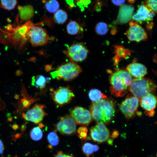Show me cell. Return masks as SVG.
Here are the masks:
<instances>
[{"label":"cell","mask_w":157,"mask_h":157,"mask_svg":"<svg viewBox=\"0 0 157 157\" xmlns=\"http://www.w3.org/2000/svg\"><path fill=\"white\" fill-rule=\"evenodd\" d=\"M114 101L106 98L92 102L90 112L92 119L97 123L104 125L110 123L114 117L115 107Z\"/></svg>","instance_id":"6da1fadb"},{"label":"cell","mask_w":157,"mask_h":157,"mask_svg":"<svg viewBox=\"0 0 157 157\" xmlns=\"http://www.w3.org/2000/svg\"><path fill=\"white\" fill-rule=\"evenodd\" d=\"M132 80L131 76L126 70L117 69L110 77L111 93L116 97L124 96L129 91Z\"/></svg>","instance_id":"7a4b0ae2"},{"label":"cell","mask_w":157,"mask_h":157,"mask_svg":"<svg viewBox=\"0 0 157 157\" xmlns=\"http://www.w3.org/2000/svg\"><path fill=\"white\" fill-rule=\"evenodd\" d=\"M156 85L155 81L149 78L142 77L132 80L129 91L139 100L149 94L155 93Z\"/></svg>","instance_id":"3957f363"},{"label":"cell","mask_w":157,"mask_h":157,"mask_svg":"<svg viewBox=\"0 0 157 157\" xmlns=\"http://www.w3.org/2000/svg\"><path fill=\"white\" fill-rule=\"evenodd\" d=\"M82 71V68L76 63L70 61L59 65L51 74L54 78L69 81L76 78Z\"/></svg>","instance_id":"277c9868"},{"label":"cell","mask_w":157,"mask_h":157,"mask_svg":"<svg viewBox=\"0 0 157 157\" xmlns=\"http://www.w3.org/2000/svg\"><path fill=\"white\" fill-rule=\"evenodd\" d=\"M31 45L34 47L42 46L48 42L49 37L46 29L40 26H33L27 34Z\"/></svg>","instance_id":"5b68a950"},{"label":"cell","mask_w":157,"mask_h":157,"mask_svg":"<svg viewBox=\"0 0 157 157\" xmlns=\"http://www.w3.org/2000/svg\"><path fill=\"white\" fill-rule=\"evenodd\" d=\"M51 95L55 104L61 107L69 103L74 96L69 86L60 87L56 90H50Z\"/></svg>","instance_id":"8992f818"},{"label":"cell","mask_w":157,"mask_h":157,"mask_svg":"<svg viewBox=\"0 0 157 157\" xmlns=\"http://www.w3.org/2000/svg\"><path fill=\"white\" fill-rule=\"evenodd\" d=\"M89 52L86 47L82 43L73 44L64 51L71 61L75 63L81 62L85 59Z\"/></svg>","instance_id":"52a82bcc"},{"label":"cell","mask_w":157,"mask_h":157,"mask_svg":"<svg viewBox=\"0 0 157 157\" xmlns=\"http://www.w3.org/2000/svg\"><path fill=\"white\" fill-rule=\"evenodd\" d=\"M76 124L71 116L67 115L60 118L56 125L55 131L63 135H72L76 133Z\"/></svg>","instance_id":"ba28073f"},{"label":"cell","mask_w":157,"mask_h":157,"mask_svg":"<svg viewBox=\"0 0 157 157\" xmlns=\"http://www.w3.org/2000/svg\"><path fill=\"white\" fill-rule=\"evenodd\" d=\"M129 27L126 32V35L129 41L137 42L148 40V35L144 29L136 22L130 21Z\"/></svg>","instance_id":"9c48e42d"},{"label":"cell","mask_w":157,"mask_h":157,"mask_svg":"<svg viewBox=\"0 0 157 157\" xmlns=\"http://www.w3.org/2000/svg\"><path fill=\"white\" fill-rule=\"evenodd\" d=\"M139 103V99L138 98L133 96H129L121 104L119 108L127 119H131L138 113Z\"/></svg>","instance_id":"30bf717a"},{"label":"cell","mask_w":157,"mask_h":157,"mask_svg":"<svg viewBox=\"0 0 157 157\" xmlns=\"http://www.w3.org/2000/svg\"><path fill=\"white\" fill-rule=\"evenodd\" d=\"M70 115L77 125L86 126L92 121L90 111L81 107L74 108L71 110Z\"/></svg>","instance_id":"8fae6325"},{"label":"cell","mask_w":157,"mask_h":157,"mask_svg":"<svg viewBox=\"0 0 157 157\" xmlns=\"http://www.w3.org/2000/svg\"><path fill=\"white\" fill-rule=\"evenodd\" d=\"M110 136V131L105 125L97 123L90 129V136L94 142L99 143L107 141Z\"/></svg>","instance_id":"7c38bea8"},{"label":"cell","mask_w":157,"mask_h":157,"mask_svg":"<svg viewBox=\"0 0 157 157\" xmlns=\"http://www.w3.org/2000/svg\"><path fill=\"white\" fill-rule=\"evenodd\" d=\"M44 107L43 105L36 104L26 113L23 114V117L26 120L35 124L40 123L47 115L44 109Z\"/></svg>","instance_id":"4fadbf2b"},{"label":"cell","mask_w":157,"mask_h":157,"mask_svg":"<svg viewBox=\"0 0 157 157\" xmlns=\"http://www.w3.org/2000/svg\"><path fill=\"white\" fill-rule=\"evenodd\" d=\"M140 106L145 110L144 114L149 117L153 116L157 104L156 97L153 94H148L139 100Z\"/></svg>","instance_id":"5bb4252c"},{"label":"cell","mask_w":157,"mask_h":157,"mask_svg":"<svg viewBox=\"0 0 157 157\" xmlns=\"http://www.w3.org/2000/svg\"><path fill=\"white\" fill-rule=\"evenodd\" d=\"M154 14L142 4L138 6L136 13L132 15V18L133 20L141 24L152 20Z\"/></svg>","instance_id":"9a60e30c"},{"label":"cell","mask_w":157,"mask_h":157,"mask_svg":"<svg viewBox=\"0 0 157 157\" xmlns=\"http://www.w3.org/2000/svg\"><path fill=\"white\" fill-rule=\"evenodd\" d=\"M134 10V7L131 5H122L119 10L117 22L119 24L127 23L132 18Z\"/></svg>","instance_id":"2e32d148"},{"label":"cell","mask_w":157,"mask_h":157,"mask_svg":"<svg viewBox=\"0 0 157 157\" xmlns=\"http://www.w3.org/2000/svg\"><path fill=\"white\" fill-rule=\"evenodd\" d=\"M126 69L131 76L136 78L142 77L147 73V68L144 65L136 62H133L128 65Z\"/></svg>","instance_id":"e0dca14e"},{"label":"cell","mask_w":157,"mask_h":157,"mask_svg":"<svg viewBox=\"0 0 157 157\" xmlns=\"http://www.w3.org/2000/svg\"><path fill=\"white\" fill-rule=\"evenodd\" d=\"M115 50L114 53L115 54L113 58L114 63L115 65H117L121 58L125 59L131 54V51L128 49L125 48L123 47L120 45H115L114 46Z\"/></svg>","instance_id":"ac0fdd59"},{"label":"cell","mask_w":157,"mask_h":157,"mask_svg":"<svg viewBox=\"0 0 157 157\" xmlns=\"http://www.w3.org/2000/svg\"><path fill=\"white\" fill-rule=\"evenodd\" d=\"M19 16L23 20H26L32 17L34 15V10L31 5L19 7Z\"/></svg>","instance_id":"d6986e66"},{"label":"cell","mask_w":157,"mask_h":157,"mask_svg":"<svg viewBox=\"0 0 157 157\" xmlns=\"http://www.w3.org/2000/svg\"><path fill=\"white\" fill-rule=\"evenodd\" d=\"M99 149L98 145L89 142L85 143L82 147L83 153L87 157L92 155L94 152L98 151Z\"/></svg>","instance_id":"ffe728a7"},{"label":"cell","mask_w":157,"mask_h":157,"mask_svg":"<svg viewBox=\"0 0 157 157\" xmlns=\"http://www.w3.org/2000/svg\"><path fill=\"white\" fill-rule=\"evenodd\" d=\"M68 18V15L66 11L62 9H59L53 15L54 22L58 24L64 23Z\"/></svg>","instance_id":"44dd1931"},{"label":"cell","mask_w":157,"mask_h":157,"mask_svg":"<svg viewBox=\"0 0 157 157\" xmlns=\"http://www.w3.org/2000/svg\"><path fill=\"white\" fill-rule=\"evenodd\" d=\"M32 84L35 85L37 88L42 89L44 88L47 82V79L42 75H39L32 79Z\"/></svg>","instance_id":"7402d4cb"},{"label":"cell","mask_w":157,"mask_h":157,"mask_svg":"<svg viewBox=\"0 0 157 157\" xmlns=\"http://www.w3.org/2000/svg\"><path fill=\"white\" fill-rule=\"evenodd\" d=\"M88 96L92 102H95L100 99L107 98L106 96L97 89H92L88 92Z\"/></svg>","instance_id":"603a6c76"},{"label":"cell","mask_w":157,"mask_h":157,"mask_svg":"<svg viewBox=\"0 0 157 157\" xmlns=\"http://www.w3.org/2000/svg\"><path fill=\"white\" fill-rule=\"evenodd\" d=\"M80 29L79 24L75 21H71L67 24L66 30L67 33L70 35L77 34Z\"/></svg>","instance_id":"cb8c5ba5"},{"label":"cell","mask_w":157,"mask_h":157,"mask_svg":"<svg viewBox=\"0 0 157 157\" xmlns=\"http://www.w3.org/2000/svg\"><path fill=\"white\" fill-rule=\"evenodd\" d=\"M56 132L55 130L51 131L47 135V140L50 144V148L57 146L59 143V137Z\"/></svg>","instance_id":"d4e9b609"},{"label":"cell","mask_w":157,"mask_h":157,"mask_svg":"<svg viewBox=\"0 0 157 157\" xmlns=\"http://www.w3.org/2000/svg\"><path fill=\"white\" fill-rule=\"evenodd\" d=\"M94 29L97 35H106L108 33L109 30V27L107 23L100 22L96 24Z\"/></svg>","instance_id":"484cf974"},{"label":"cell","mask_w":157,"mask_h":157,"mask_svg":"<svg viewBox=\"0 0 157 157\" xmlns=\"http://www.w3.org/2000/svg\"><path fill=\"white\" fill-rule=\"evenodd\" d=\"M30 136L32 140L35 141H39L43 138V132L39 126L33 127L30 132Z\"/></svg>","instance_id":"4316f807"},{"label":"cell","mask_w":157,"mask_h":157,"mask_svg":"<svg viewBox=\"0 0 157 157\" xmlns=\"http://www.w3.org/2000/svg\"><path fill=\"white\" fill-rule=\"evenodd\" d=\"M60 7L59 2L56 0H51L46 2L44 7L46 10L51 13H55Z\"/></svg>","instance_id":"83f0119b"},{"label":"cell","mask_w":157,"mask_h":157,"mask_svg":"<svg viewBox=\"0 0 157 157\" xmlns=\"http://www.w3.org/2000/svg\"><path fill=\"white\" fill-rule=\"evenodd\" d=\"M17 3V0L1 1V7L8 10L13 9L15 7Z\"/></svg>","instance_id":"f1b7e54d"},{"label":"cell","mask_w":157,"mask_h":157,"mask_svg":"<svg viewBox=\"0 0 157 157\" xmlns=\"http://www.w3.org/2000/svg\"><path fill=\"white\" fill-rule=\"evenodd\" d=\"M88 129L86 126H82L78 128L76 132L78 137L82 140L87 139Z\"/></svg>","instance_id":"f546056e"},{"label":"cell","mask_w":157,"mask_h":157,"mask_svg":"<svg viewBox=\"0 0 157 157\" xmlns=\"http://www.w3.org/2000/svg\"><path fill=\"white\" fill-rule=\"evenodd\" d=\"M157 0H148L144 1L143 4L151 12L157 13Z\"/></svg>","instance_id":"4dcf8cb0"},{"label":"cell","mask_w":157,"mask_h":157,"mask_svg":"<svg viewBox=\"0 0 157 157\" xmlns=\"http://www.w3.org/2000/svg\"><path fill=\"white\" fill-rule=\"evenodd\" d=\"M54 157H74L73 156L63 153L62 151H58Z\"/></svg>","instance_id":"1f68e13d"},{"label":"cell","mask_w":157,"mask_h":157,"mask_svg":"<svg viewBox=\"0 0 157 157\" xmlns=\"http://www.w3.org/2000/svg\"><path fill=\"white\" fill-rule=\"evenodd\" d=\"M125 1V0H112L111 2L114 5L117 6L122 5Z\"/></svg>","instance_id":"d6a6232c"},{"label":"cell","mask_w":157,"mask_h":157,"mask_svg":"<svg viewBox=\"0 0 157 157\" xmlns=\"http://www.w3.org/2000/svg\"><path fill=\"white\" fill-rule=\"evenodd\" d=\"M77 1V2L78 4L85 6L88 5L90 2V1L89 0L77 1Z\"/></svg>","instance_id":"836d02e7"},{"label":"cell","mask_w":157,"mask_h":157,"mask_svg":"<svg viewBox=\"0 0 157 157\" xmlns=\"http://www.w3.org/2000/svg\"><path fill=\"white\" fill-rule=\"evenodd\" d=\"M119 135V133L117 130L114 131L112 133L111 137L112 138H117Z\"/></svg>","instance_id":"e575fe53"},{"label":"cell","mask_w":157,"mask_h":157,"mask_svg":"<svg viewBox=\"0 0 157 157\" xmlns=\"http://www.w3.org/2000/svg\"><path fill=\"white\" fill-rule=\"evenodd\" d=\"M4 148L3 143L2 141L0 139V154H3Z\"/></svg>","instance_id":"d590c367"},{"label":"cell","mask_w":157,"mask_h":157,"mask_svg":"<svg viewBox=\"0 0 157 157\" xmlns=\"http://www.w3.org/2000/svg\"><path fill=\"white\" fill-rule=\"evenodd\" d=\"M154 25V23L153 22H151L149 24H147V28L149 31L152 29Z\"/></svg>","instance_id":"8d00e7d4"},{"label":"cell","mask_w":157,"mask_h":157,"mask_svg":"<svg viewBox=\"0 0 157 157\" xmlns=\"http://www.w3.org/2000/svg\"><path fill=\"white\" fill-rule=\"evenodd\" d=\"M108 143L109 145H112L113 144V140L112 139H109L108 140Z\"/></svg>","instance_id":"74e56055"},{"label":"cell","mask_w":157,"mask_h":157,"mask_svg":"<svg viewBox=\"0 0 157 157\" xmlns=\"http://www.w3.org/2000/svg\"><path fill=\"white\" fill-rule=\"evenodd\" d=\"M67 4L69 5L70 6H73V1H66Z\"/></svg>","instance_id":"f35d334b"},{"label":"cell","mask_w":157,"mask_h":157,"mask_svg":"<svg viewBox=\"0 0 157 157\" xmlns=\"http://www.w3.org/2000/svg\"><path fill=\"white\" fill-rule=\"evenodd\" d=\"M117 30L115 28L113 29L111 31V33L114 35L117 32Z\"/></svg>","instance_id":"ab89813d"},{"label":"cell","mask_w":157,"mask_h":157,"mask_svg":"<svg viewBox=\"0 0 157 157\" xmlns=\"http://www.w3.org/2000/svg\"><path fill=\"white\" fill-rule=\"evenodd\" d=\"M135 0H133L128 1L129 2L131 3H135Z\"/></svg>","instance_id":"60d3db41"},{"label":"cell","mask_w":157,"mask_h":157,"mask_svg":"<svg viewBox=\"0 0 157 157\" xmlns=\"http://www.w3.org/2000/svg\"><path fill=\"white\" fill-rule=\"evenodd\" d=\"M124 157V156H122V157Z\"/></svg>","instance_id":"b9f144b4"}]
</instances>
